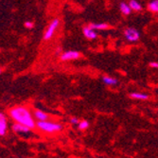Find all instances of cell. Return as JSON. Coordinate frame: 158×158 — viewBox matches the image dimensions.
<instances>
[{"instance_id": "8992f818", "label": "cell", "mask_w": 158, "mask_h": 158, "mask_svg": "<svg viewBox=\"0 0 158 158\" xmlns=\"http://www.w3.org/2000/svg\"><path fill=\"white\" fill-rule=\"evenodd\" d=\"M11 130H12V132L20 134V135L31 134V128H28V127H27L25 125H22L20 123H16V122H14L11 125Z\"/></svg>"}, {"instance_id": "52a82bcc", "label": "cell", "mask_w": 158, "mask_h": 158, "mask_svg": "<svg viewBox=\"0 0 158 158\" xmlns=\"http://www.w3.org/2000/svg\"><path fill=\"white\" fill-rule=\"evenodd\" d=\"M32 113H33V117L37 122L38 121H47V120H49V118H50L49 114L48 113L42 111V110H39V109H34L32 111Z\"/></svg>"}, {"instance_id": "ffe728a7", "label": "cell", "mask_w": 158, "mask_h": 158, "mask_svg": "<svg viewBox=\"0 0 158 158\" xmlns=\"http://www.w3.org/2000/svg\"><path fill=\"white\" fill-rule=\"evenodd\" d=\"M61 52H62V49H61L60 48H57V50H56V54H60Z\"/></svg>"}, {"instance_id": "9c48e42d", "label": "cell", "mask_w": 158, "mask_h": 158, "mask_svg": "<svg viewBox=\"0 0 158 158\" xmlns=\"http://www.w3.org/2000/svg\"><path fill=\"white\" fill-rule=\"evenodd\" d=\"M82 32H83V35L87 39H89V40H95L98 37V34H97L96 31L93 30V28L90 26L84 27L82 28Z\"/></svg>"}, {"instance_id": "3957f363", "label": "cell", "mask_w": 158, "mask_h": 158, "mask_svg": "<svg viewBox=\"0 0 158 158\" xmlns=\"http://www.w3.org/2000/svg\"><path fill=\"white\" fill-rule=\"evenodd\" d=\"M59 26H60V20L58 19V18H56V19H53L51 22H50V24L48 25V28H47V31H45V33H44V40L45 41H48V40H50L53 36H54V34H55V32H56V31H57V28L59 27Z\"/></svg>"}, {"instance_id": "ac0fdd59", "label": "cell", "mask_w": 158, "mask_h": 158, "mask_svg": "<svg viewBox=\"0 0 158 158\" xmlns=\"http://www.w3.org/2000/svg\"><path fill=\"white\" fill-rule=\"evenodd\" d=\"M81 120H79L77 118H70V123L73 124V125H76V124H79Z\"/></svg>"}, {"instance_id": "30bf717a", "label": "cell", "mask_w": 158, "mask_h": 158, "mask_svg": "<svg viewBox=\"0 0 158 158\" xmlns=\"http://www.w3.org/2000/svg\"><path fill=\"white\" fill-rule=\"evenodd\" d=\"M89 26L95 31H104L110 27V26L107 23H92Z\"/></svg>"}, {"instance_id": "44dd1931", "label": "cell", "mask_w": 158, "mask_h": 158, "mask_svg": "<svg viewBox=\"0 0 158 158\" xmlns=\"http://www.w3.org/2000/svg\"><path fill=\"white\" fill-rule=\"evenodd\" d=\"M2 73V70H1V68H0V74H1Z\"/></svg>"}, {"instance_id": "2e32d148", "label": "cell", "mask_w": 158, "mask_h": 158, "mask_svg": "<svg viewBox=\"0 0 158 158\" xmlns=\"http://www.w3.org/2000/svg\"><path fill=\"white\" fill-rule=\"evenodd\" d=\"M89 127V122L87 120H81L80 123L78 124V128L81 131H85L87 130Z\"/></svg>"}, {"instance_id": "9a60e30c", "label": "cell", "mask_w": 158, "mask_h": 158, "mask_svg": "<svg viewBox=\"0 0 158 158\" xmlns=\"http://www.w3.org/2000/svg\"><path fill=\"white\" fill-rule=\"evenodd\" d=\"M148 10L152 12H158V0H151L148 3Z\"/></svg>"}, {"instance_id": "6da1fadb", "label": "cell", "mask_w": 158, "mask_h": 158, "mask_svg": "<svg viewBox=\"0 0 158 158\" xmlns=\"http://www.w3.org/2000/svg\"><path fill=\"white\" fill-rule=\"evenodd\" d=\"M9 117L16 123H20L28 128L32 129L36 128V120L33 117V113L30 107L25 105L13 106L8 111Z\"/></svg>"}, {"instance_id": "e0dca14e", "label": "cell", "mask_w": 158, "mask_h": 158, "mask_svg": "<svg viewBox=\"0 0 158 158\" xmlns=\"http://www.w3.org/2000/svg\"><path fill=\"white\" fill-rule=\"evenodd\" d=\"M24 26L27 27V28H32L33 27V23L31 21H26Z\"/></svg>"}, {"instance_id": "7c38bea8", "label": "cell", "mask_w": 158, "mask_h": 158, "mask_svg": "<svg viewBox=\"0 0 158 158\" xmlns=\"http://www.w3.org/2000/svg\"><path fill=\"white\" fill-rule=\"evenodd\" d=\"M119 10L121 11V13L123 14V15H130L131 12H132V9L131 7L129 6V4L125 3V2H121L119 4Z\"/></svg>"}, {"instance_id": "7a4b0ae2", "label": "cell", "mask_w": 158, "mask_h": 158, "mask_svg": "<svg viewBox=\"0 0 158 158\" xmlns=\"http://www.w3.org/2000/svg\"><path fill=\"white\" fill-rule=\"evenodd\" d=\"M36 128L39 132L43 134L55 135L57 133H60L63 130V125L51 120H47L36 122Z\"/></svg>"}, {"instance_id": "8fae6325", "label": "cell", "mask_w": 158, "mask_h": 158, "mask_svg": "<svg viewBox=\"0 0 158 158\" xmlns=\"http://www.w3.org/2000/svg\"><path fill=\"white\" fill-rule=\"evenodd\" d=\"M130 98L134 99H139V100H147L149 99V95L146 93H139V92H134L130 94Z\"/></svg>"}, {"instance_id": "4fadbf2b", "label": "cell", "mask_w": 158, "mask_h": 158, "mask_svg": "<svg viewBox=\"0 0 158 158\" xmlns=\"http://www.w3.org/2000/svg\"><path fill=\"white\" fill-rule=\"evenodd\" d=\"M102 81L109 86H114V85H118V80L116 78H112L109 76H103L102 77Z\"/></svg>"}, {"instance_id": "d6986e66", "label": "cell", "mask_w": 158, "mask_h": 158, "mask_svg": "<svg viewBox=\"0 0 158 158\" xmlns=\"http://www.w3.org/2000/svg\"><path fill=\"white\" fill-rule=\"evenodd\" d=\"M150 66L152 67V68H157L158 69V63L157 62H152L150 64Z\"/></svg>"}, {"instance_id": "277c9868", "label": "cell", "mask_w": 158, "mask_h": 158, "mask_svg": "<svg viewBox=\"0 0 158 158\" xmlns=\"http://www.w3.org/2000/svg\"><path fill=\"white\" fill-rule=\"evenodd\" d=\"M123 33L126 40L130 43H135L140 39V33L135 27H126Z\"/></svg>"}, {"instance_id": "ba28073f", "label": "cell", "mask_w": 158, "mask_h": 158, "mask_svg": "<svg viewBox=\"0 0 158 158\" xmlns=\"http://www.w3.org/2000/svg\"><path fill=\"white\" fill-rule=\"evenodd\" d=\"M8 132V121L5 114L0 112V136H4Z\"/></svg>"}, {"instance_id": "5b68a950", "label": "cell", "mask_w": 158, "mask_h": 158, "mask_svg": "<svg viewBox=\"0 0 158 158\" xmlns=\"http://www.w3.org/2000/svg\"><path fill=\"white\" fill-rule=\"evenodd\" d=\"M81 57V53L76 50H68L64 51L61 54L60 59L63 62H67V61H72V60H77Z\"/></svg>"}, {"instance_id": "5bb4252c", "label": "cell", "mask_w": 158, "mask_h": 158, "mask_svg": "<svg viewBox=\"0 0 158 158\" xmlns=\"http://www.w3.org/2000/svg\"><path fill=\"white\" fill-rule=\"evenodd\" d=\"M129 6L131 7L132 10H134V11H141L142 10V6L137 0H130V1H129Z\"/></svg>"}]
</instances>
